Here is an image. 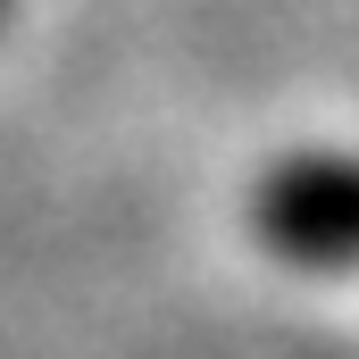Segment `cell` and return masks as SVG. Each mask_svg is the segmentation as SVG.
Listing matches in <instances>:
<instances>
[{
	"mask_svg": "<svg viewBox=\"0 0 359 359\" xmlns=\"http://www.w3.org/2000/svg\"><path fill=\"white\" fill-rule=\"evenodd\" d=\"M251 243L292 276H359V151H292L251 184Z\"/></svg>",
	"mask_w": 359,
	"mask_h": 359,
	"instance_id": "cell-1",
	"label": "cell"
},
{
	"mask_svg": "<svg viewBox=\"0 0 359 359\" xmlns=\"http://www.w3.org/2000/svg\"><path fill=\"white\" fill-rule=\"evenodd\" d=\"M8 17H17V0H0V25H8Z\"/></svg>",
	"mask_w": 359,
	"mask_h": 359,
	"instance_id": "cell-2",
	"label": "cell"
}]
</instances>
